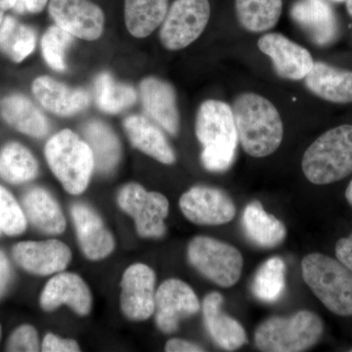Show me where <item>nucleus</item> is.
Listing matches in <instances>:
<instances>
[{"label":"nucleus","mask_w":352,"mask_h":352,"mask_svg":"<svg viewBox=\"0 0 352 352\" xmlns=\"http://www.w3.org/2000/svg\"><path fill=\"white\" fill-rule=\"evenodd\" d=\"M323 331L318 315L302 310L291 316L266 319L256 328L254 344L261 351H305L320 340Z\"/></svg>","instance_id":"6"},{"label":"nucleus","mask_w":352,"mask_h":352,"mask_svg":"<svg viewBox=\"0 0 352 352\" xmlns=\"http://www.w3.org/2000/svg\"><path fill=\"white\" fill-rule=\"evenodd\" d=\"M48 11L57 25L76 38L91 41L103 34L105 15L89 0H50Z\"/></svg>","instance_id":"13"},{"label":"nucleus","mask_w":352,"mask_h":352,"mask_svg":"<svg viewBox=\"0 0 352 352\" xmlns=\"http://www.w3.org/2000/svg\"><path fill=\"white\" fill-rule=\"evenodd\" d=\"M74 41L75 38L73 34L59 25H51L41 39L44 61L54 71L64 72L66 69V52Z\"/></svg>","instance_id":"34"},{"label":"nucleus","mask_w":352,"mask_h":352,"mask_svg":"<svg viewBox=\"0 0 352 352\" xmlns=\"http://www.w3.org/2000/svg\"><path fill=\"white\" fill-rule=\"evenodd\" d=\"M12 254L18 265L38 276L62 272L72 259L71 250L59 240L20 242L14 245Z\"/></svg>","instance_id":"15"},{"label":"nucleus","mask_w":352,"mask_h":352,"mask_svg":"<svg viewBox=\"0 0 352 352\" xmlns=\"http://www.w3.org/2000/svg\"><path fill=\"white\" fill-rule=\"evenodd\" d=\"M346 198L347 201H349V205L352 207V180L351 183H349V186H347L346 191Z\"/></svg>","instance_id":"43"},{"label":"nucleus","mask_w":352,"mask_h":352,"mask_svg":"<svg viewBox=\"0 0 352 352\" xmlns=\"http://www.w3.org/2000/svg\"><path fill=\"white\" fill-rule=\"evenodd\" d=\"M347 11L352 17V0H346Z\"/></svg>","instance_id":"44"},{"label":"nucleus","mask_w":352,"mask_h":352,"mask_svg":"<svg viewBox=\"0 0 352 352\" xmlns=\"http://www.w3.org/2000/svg\"><path fill=\"white\" fill-rule=\"evenodd\" d=\"M283 0H235L238 22L245 31L261 34L273 29L281 17Z\"/></svg>","instance_id":"29"},{"label":"nucleus","mask_w":352,"mask_h":352,"mask_svg":"<svg viewBox=\"0 0 352 352\" xmlns=\"http://www.w3.org/2000/svg\"><path fill=\"white\" fill-rule=\"evenodd\" d=\"M242 226L247 237L261 248H275L283 243L287 230L283 222L264 210L258 201L245 207Z\"/></svg>","instance_id":"26"},{"label":"nucleus","mask_w":352,"mask_h":352,"mask_svg":"<svg viewBox=\"0 0 352 352\" xmlns=\"http://www.w3.org/2000/svg\"><path fill=\"white\" fill-rule=\"evenodd\" d=\"M94 94L98 108L111 115L122 113L138 100V94L133 87L116 82L107 72L95 78Z\"/></svg>","instance_id":"31"},{"label":"nucleus","mask_w":352,"mask_h":352,"mask_svg":"<svg viewBox=\"0 0 352 352\" xmlns=\"http://www.w3.org/2000/svg\"><path fill=\"white\" fill-rule=\"evenodd\" d=\"M189 263L204 277L222 288L239 281L244 259L237 248L207 236L193 238L187 248Z\"/></svg>","instance_id":"7"},{"label":"nucleus","mask_w":352,"mask_h":352,"mask_svg":"<svg viewBox=\"0 0 352 352\" xmlns=\"http://www.w3.org/2000/svg\"><path fill=\"white\" fill-rule=\"evenodd\" d=\"M23 210L28 221L41 232L50 235L63 233L66 219L59 204L47 190L32 187L22 198Z\"/></svg>","instance_id":"24"},{"label":"nucleus","mask_w":352,"mask_h":352,"mask_svg":"<svg viewBox=\"0 0 352 352\" xmlns=\"http://www.w3.org/2000/svg\"><path fill=\"white\" fill-rule=\"evenodd\" d=\"M12 280V268L6 252L0 250V300L6 295Z\"/></svg>","instance_id":"38"},{"label":"nucleus","mask_w":352,"mask_h":352,"mask_svg":"<svg viewBox=\"0 0 352 352\" xmlns=\"http://www.w3.org/2000/svg\"><path fill=\"white\" fill-rule=\"evenodd\" d=\"M223 296L217 292L208 294L203 302L206 328L217 346L233 351L248 342L247 333L239 322L222 310Z\"/></svg>","instance_id":"21"},{"label":"nucleus","mask_w":352,"mask_h":352,"mask_svg":"<svg viewBox=\"0 0 352 352\" xmlns=\"http://www.w3.org/2000/svg\"><path fill=\"white\" fill-rule=\"evenodd\" d=\"M38 164L29 149L10 142L0 151V177L11 184H22L38 175Z\"/></svg>","instance_id":"30"},{"label":"nucleus","mask_w":352,"mask_h":352,"mask_svg":"<svg viewBox=\"0 0 352 352\" xmlns=\"http://www.w3.org/2000/svg\"><path fill=\"white\" fill-rule=\"evenodd\" d=\"M2 337V327L1 325H0V340H1Z\"/></svg>","instance_id":"46"},{"label":"nucleus","mask_w":352,"mask_h":352,"mask_svg":"<svg viewBox=\"0 0 352 352\" xmlns=\"http://www.w3.org/2000/svg\"><path fill=\"white\" fill-rule=\"evenodd\" d=\"M291 16L317 45L327 46L339 36L337 16L325 0H298Z\"/></svg>","instance_id":"19"},{"label":"nucleus","mask_w":352,"mask_h":352,"mask_svg":"<svg viewBox=\"0 0 352 352\" xmlns=\"http://www.w3.org/2000/svg\"><path fill=\"white\" fill-rule=\"evenodd\" d=\"M170 0H124V21L129 34L145 38L162 25Z\"/></svg>","instance_id":"28"},{"label":"nucleus","mask_w":352,"mask_h":352,"mask_svg":"<svg viewBox=\"0 0 352 352\" xmlns=\"http://www.w3.org/2000/svg\"><path fill=\"white\" fill-rule=\"evenodd\" d=\"M87 144L94 153L95 166L103 173H111L122 156V146L110 126L100 120H90L83 126Z\"/></svg>","instance_id":"27"},{"label":"nucleus","mask_w":352,"mask_h":352,"mask_svg":"<svg viewBox=\"0 0 352 352\" xmlns=\"http://www.w3.org/2000/svg\"><path fill=\"white\" fill-rule=\"evenodd\" d=\"M72 219L78 244L88 259L101 261L112 254L115 239L94 210L85 204H75L72 207Z\"/></svg>","instance_id":"16"},{"label":"nucleus","mask_w":352,"mask_h":352,"mask_svg":"<svg viewBox=\"0 0 352 352\" xmlns=\"http://www.w3.org/2000/svg\"><path fill=\"white\" fill-rule=\"evenodd\" d=\"M24 210L12 194L0 185V228L8 236H19L27 229Z\"/></svg>","instance_id":"35"},{"label":"nucleus","mask_w":352,"mask_h":352,"mask_svg":"<svg viewBox=\"0 0 352 352\" xmlns=\"http://www.w3.org/2000/svg\"><path fill=\"white\" fill-rule=\"evenodd\" d=\"M120 208L135 222L138 235L160 239L166 233V220L170 203L163 194L149 192L135 182L129 183L118 195Z\"/></svg>","instance_id":"8"},{"label":"nucleus","mask_w":352,"mask_h":352,"mask_svg":"<svg viewBox=\"0 0 352 352\" xmlns=\"http://www.w3.org/2000/svg\"><path fill=\"white\" fill-rule=\"evenodd\" d=\"M32 90L46 110L61 117L76 115L89 105V95L85 89L69 87L50 76L36 78Z\"/></svg>","instance_id":"20"},{"label":"nucleus","mask_w":352,"mask_h":352,"mask_svg":"<svg viewBox=\"0 0 352 352\" xmlns=\"http://www.w3.org/2000/svg\"><path fill=\"white\" fill-rule=\"evenodd\" d=\"M47 2L48 0H16L13 10L18 14L41 13Z\"/></svg>","instance_id":"40"},{"label":"nucleus","mask_w":352,"mask_h":352,"mask_svg":"<svg viewBox=\"0 0 352 352\" xmlns=\"http://www.w3.org/2000/svg\"><path fill=\"white\" fill-rule=\"evenodd\" d=\"M41 351L44 352H78L80 346L75 340L62 339L53 333H47L44 337Z\"/></svg>","instance_id":"37"},{"label":"nucleus","mask_w":352,"mask_h":352,"mask_svg":"<svg viewBox=\"0 0 352 352\" xmlns=\"http://www.w3.org/2000/svg\"><path fill=\"white\" fill-rule=\"evenodd\" d=\"M124 129L132 146L164 164L175 163V154L159 127L142 116H129L124 120Z\"/></svg>","instance_id":"23"},{"label":"nucleus","mask_w":352,"mask_h":352,"mask_svg":"<svg viewBox=\"0 0 352 352\" xmlns=\"http://www.w3.org/2000/svg\"><path fill=\"white\" fill-rule=\"evenodd\" d=\"M200 302L188 284L178 279L164 282L155 295V321L164 333H175L182 319L198 314Z\"/></svg>","instance_id":"11"},{"label":"nucleus","mask_w":352,"mask_h":352,"mask_svg":"<svg viewBox=\"0 0 352 352\" xmlns=\"http://www.w3.org/2000/svg\"><path fill=\"white\" fill-rule=\"evenodd\" d=\"M286 288V264L275 256L261 264L252 284V291L263 302H275L283 296Z\"/></svg>","instance_id":"33"},{"label":"nucleus","mask_w":352,"mask_h":352,"mask_svg":"<svg viewBox=\"0 0 352 352\" xmlns=\"http://www.w3.org/2000/svg\"><path fill=\"white\" fill-rule=\"evenodd\" d=\"M179 208L187 219L198 226H222L236 215L230 196L214 187H192L180 198Z\"/></svg>","instance_id":"10"},{"label":"nucleus","mask_w":352,"mask_h":352,"mask_svg":"<svg viewBox=\"0 0 352 352\" xmlns=\"http://www.w3.org/2000/svg\"><path fill=\"white\" fill-rule=\"evenodd\" d=\"M39 351L38 331L31 325H22L16 329L6 344V351L36 352Z\"/></svg>","instance_id":"36"},{"label":"nucleus","mask_w":352,"mask_h":352,"mask_svg":"<svg viewBox=\"0 0 352 352\" xmlns=\"http://www.w3.org/2000/svg\"><path fill=\"white\" fill-rule=\"evenodd\" d=\"M0 25V50L11 61L21 63L36 48V32L12 17L4 18Z\"/></svg>","instance_id":"32"},{"label":"nucleus","mask_w":352,"mask_h":352,"mask_svg":"<svg viewBox=\"0 0 352 352\" xmlns=\"http://www.w3.org/2000/svg\"><path fill=\"white\" fill-rule=\"evenodd\" d=\"M156 274L144 263L129 266L122 275L120 307L132 321H144L154 314Z\"/></svg>","instance_id":"12"},{"label":"nucleus","mask_w":352,"mask_h":352,"mask_svg":"<svg viewBox=\"0 0 352 352\" xmlns=\"http://www.w3.org/2000/svg\"><path fill=\"white\" fill-rule=\"evenodd\" d=\"M331 1H335V2H344V1H346V0H331Z\"/></svg>","instance_id":"45"},{"label":"nucleus","mask_w":352,"mask_h":352,"mask_svg":"<svg viewBox=\"0 0 352 352\" xmlns=\"http://www.w3.org/2000/svg\"><path fill=\"white\" fill-rule=\"evenodd\" d=\"M39 303L45 311H53L60 305H67L76 314L87 316L92 307L91 292L78 275L61 272L46 283Z\"/></svg>","instance_id":"18"},{"label":"nucleus","mask_w":352,"mask_h":352,"mask_svg":"<svg viewBox=\"0 0 352 352\" xmlns=\"http://www.w3.org/2000/svg\"><path fill=\"white\" fill-rule=\"evenodd\" d=\"M303 175L316 185L340 182L352 173V126L333 127L319 136L302 157Z\"/></svg>","instance_id":"3"},{"label":"nucleus","mask_w":352,"mask_h":352,"mask_svg":"<svg viewBox=\"0 0 352 352\" xmlns=\"http://www.w3.org/2000/svg\"><path fill=\"white\" fill-rule=\"evenodd\" d=\"M305 283L326 307L339 316H352V271L339 259L307 254L302 259Z\"/></svg>","instance_id":"5"},{"label":"nucleus","mask_w":352,"mask_h":352,"mask_svg":"<svg viewBox=\"0 0 352 352\" xmlns=\"http://www.w3.org/2000/svg\"><path fill=\"white\" fill-rule=\"evenodd\" d=\"M336 256L340 263L352 271V233L338 241L336 245Z\"/></svg>","instance_id":"39"},{"label":"nucleus","mask_w":352,"mask_h":352,"mask_svg":"<svg viewBox=\"0 0 352 352\" xmlns=\"http://www.w3.org/2000/svg\"><path fill=\"white\" fill-rule=\"evenodd\" d=\"M258 46L270 58L275 73L285 80H305L314 67L309 51L278 32L264 34L258 39Z\"/></svg>","instance_id":"14"},{"label":"nucleus","mask_w":352,"mask_h":352,"mask_svg":"<svg viewBox=\"0 0 352 352\" xmlns=\"http://www.w3.org/2000/svg\"><path fill=\"white\" fill-rule=\"evenodd\" d=\"M195 131L203 146L204 168L212 173L229 170L235 162L239 141L232 108L214 99L203 102L197 113Z\"/></svg>","instance_id":"2"},{"label":"nucleus","mask_w":352,"mask_h":352,"mask_svg":"<svg viewBox=\"0 0 352 352\" xmlns=\"http://www.w3.org/2000/svg\"><path fill=\"white\" fill-rule=\"evenodd\" d=\"M305 82L308 90L323 100L352 103V71L335 68L324 62H314Z\"/></svg>","instance_id":"22"},{"label":"nucleus","mask_w":352,"mask_h":352,"mask_svg":"<svg viewBox=\"0 0 352 352\" xmlns=\"http://www.w3.org/2000/svg\"><path fill=\"white\" fill-rule=\"evenodd\" d=\"M210 17L208 0H175L161 25V43L171 51L187 47L203 34Z\"/></svg>","instance_id":"9"},{"label":"nucleus","mask_w":352,"mask_h":352,"mask_svg":"<svg viewBox=\"0 0 352 352\" xmlns=\"http://www.w3.org/2000/svg\"><path fill=\"white\" fill-rule=\"evenodd\" d=\"M231 108L238 139L248 155L264 157L277 151L283 140L284 126L272 102L261 95L245 92Z\"/></svg>","instance_id":"1"},{"label":"nucleus","mask_w":352,"mask_h":352,"mask_svg":"<svg viewBox=\"0 0 352 352\" xmlns=\"http://www.w3.org/2000/svg\"><path fill=\"white\" fill-rule=\"evenodd\" d=\"M0 113L9 126L34 138H43L50 131L43 112L22 94H12L1 102Z\"/></svg>","instance_id":"25"},{"label":"nucleus","mask_w":352,"mask_h":352,"mask_svg":"<svg viewBox=\"0 0 352 352\" xmlns=\"http://www.w3.org/2000/svg\"><path fill=\"white\" fill-rule=\"evenodd\" d=\"M164 351L168 352H201L205 351L203 347L193 342L182 339H171L164 346Z\"/></svg>","instance_id":"41"},{"label":"nucleus","mask_w":352,"mask_h":352,"mask_svg":"<svg viewBox=\"0 0 352 352\" xmlns=\"http://www.w3.org/2000/svg\"><path fill=\"white\" fill-rule=\"evenodd\" d=\"M2 233H3V232H2L1 228H0V236L2 235Z\"/></svg>","instance_id":"47"},{"label":"nucleus","mask_w":352,"mask_h":352,"mask_svg":"<svg viewBox=\"0 0 352 352\" xmlns=\"http://www.w3.org/2000/svg\"><path fill=\"white\" fill-rule=\"evenodd\" d=\"M16 0H0V24L4 19V14L7 10L13 9L15 6Z\"/></svg>","instance_id":"42"},{"label":"nucleus","mask_w":352,"mask_h":352,"mask_svg":"<svg viewBox=\"0 0 352 352\" xmlns=\"http://www.w3.org/2000/svg\"><path fill=\"white\" fill-rule=\"evenodd\" d=\"M46 161L64 189L72 195L87 190L95 168L94 153L87 141L64 129L46 143Z\"/></svg>","instance_id":"4"},{"label":"nucleus","mask_w":352,"mask_h":352,"mask_svg":"<svg viewBox=\"0 0 352 352\" xmlns=\"http://www.w3.org/2000/svg\"><path fill=\"white\" fill-rule=\"evenodd\" d=\"M146 113L170 135L179 131V113L175 87L156 76H148L139 87Z\"/></svg>","instance_id":"17"}]
</instances>
